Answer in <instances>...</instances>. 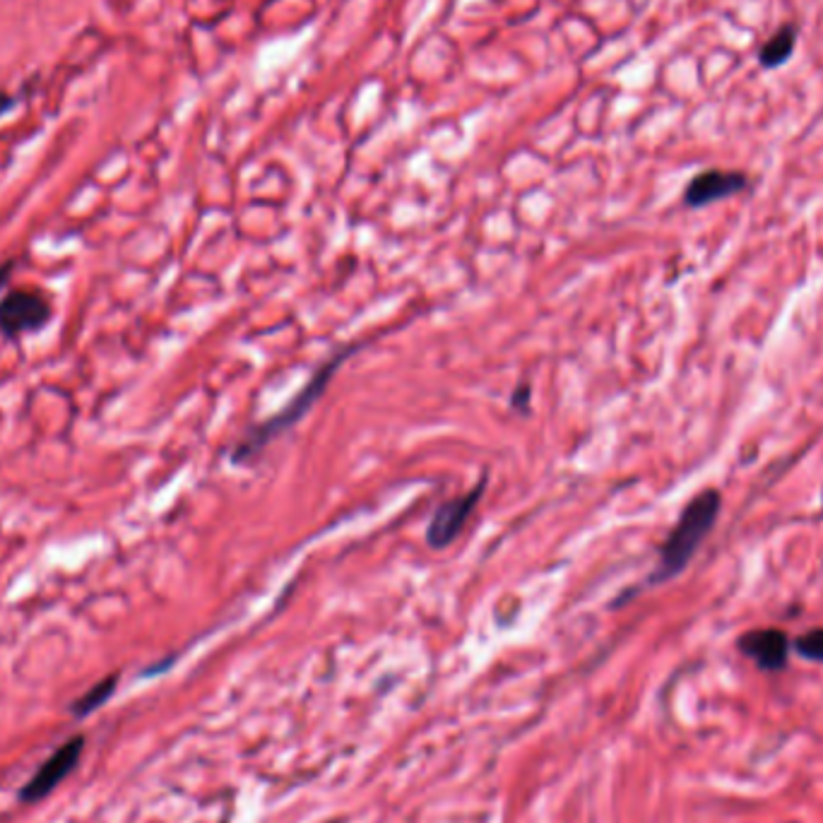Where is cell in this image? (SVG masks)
I'll return each mask as SVG.
<instances>
[{
    "label": "cell",
    "instance_id": "cell-9",
    "mask_svg": "<svg viewBox=\"0 0 823 823\" xmlns=\"http://www.w3.org/2000/svg\"><path fill=\"white\" fill-rule=\"evenodd\" d=\"M116 686H118V675L104 677L102 681L90 686V689L85 694H82L77 698V701L71 704V712H73L75 718H87V716H92L94 710H100L108 701V698L114 696Z\"/></svg>",
    "mask_w": 823,
    "mask_h": 823
},
{
    "label": "cell",
    "instance_id": "cell-4",
    "mask_svg": "<svg viewBox=\"0 0 823 823\" xmlns=\"http://www.w3.org/2000/svg\"><path fill=\"white\" fill-rule=\"evenodd\" d=\"M82 751H85V737L77 735V737L67 739V742L53 751L51 757L37 768L34 775L22 785L20 802L30 804V802H39V800L49 798V794L56 790L63 780L80 765Z\"/></svg>",
    "mask_w": 823,
    "mask_h": 823
},
{
    "label": "cell",
    "instance_id": "cell-11",
    "mask_svg": "<svg viewBox=\"0 0 823 823\" xmlns=\"http://www.w3.org/2000/svg\"><path fill=\"white\" fill-rule=\"evenodd\" d=\"M15 106H18V97H12V94L8 90L0 87V118H3L6 114H10Z\"/></svg>",
    "mask_w": 823,
    "mask_h": 823
},
{
    "label": "cell",
    "instance_id": "cell-6",
    "mask_svg": "<svg viewBox=\"0 0 823 823\" xmlns=\"http://www.w3.org/2000/svg\"><path fill=\"white\" fill-rule=\"evenodd\" d=\"M737 648L763 671H783L788 667L790 638L780 628H753L737 638Z\"/></svg>",
    "mask_w": 823,
    "mask_h": 823
},
{
    "label": "cell",
    "instance_id": "cell-8",
    "mask_svg": "<svg viewBox=\"0 0 823 823\" xmlns=\"http://www.w3.org/2000/svg\"><path fill=\"white\" fill-rule=\"evenodd\" d=\"M798 34H800L798 32V24L788 22V24L780 27V30L761 46V51H759V63L763 67H771V71H773V67L785 65L790 61V56H792L794 46H798Z\"/></svg>",
    "mask_w": 823,
    "mask_h": 823
},
{
    "label": "cell",
    "instance_id": "cell-2",
    "mask_svg": "<svg viewBox=\"0 0 823 823\" xmlns=\"http://www.w3.org/2000/svg\"><path fill=\"white\" fill-rule=\"evenodd\" d=\"M354 350L356 347H347V350L335 352V356H331V360H327L319 368V372H315L311 376V381L306 383L304 388H301V393H296V397H294V400L290 405H287L282 412H278V415H274L272 419H268L263 424H258L256 429H251L249 434H246L241 438V444L235 448V456H231V460H235V462H246L249 458L258 456V452L263 450L270 441H274V438H278L280 434L290 431L299 419H304L306 412L315 405V400H319V397L323 395V390L327 388V383H331V378L335 376L340 364L345 362L347 356H350V352H354Z\"/></svg>",
    "mask_w": 823,
    "mask_h": 823
},
{
    "label": "cell",
    "instance_id": "cell-10",
    "mask_svg": "<svg viewBox=\"0 0 823 823\" xmlns=\"http://www.w3.org/2000/svg\"><path fill=\"white\" fill-rule=\"evenodd\" d=\"M794 653L809 663L823 665V628H812L794 640Z\"/></svg>",
    "mask_w": 823,
    "mask_h": 823
},
{
    "label": "cell",
    "instance_id": "cell-12",
    "mask_svg": "<svg viewBox=\"0 0 823 823\" xmlns=\"http://www.w3.org/2000/svg\"><path fill=\"white\" fill-rule=\"evenodd\" d=\"M12 268H15V260H6V263H3V265H0V290H3V287L8 284Z\"/></svg>",
    "mask_w": 823,
    "mask_h": 823
},
{
    "label": "cell",
    "instance_id": "cell-1",
    "mask_svg": "<svg viewBox=\"0 0 823 823\" xmlns=\"http://www.w3.org/2000/svg\"><path fill=\"white\" fill-rule=\"evenodd\" d=\"M722 509V497L718 489H704L701 493L686 503L675 528L669 530L667 540L660 546V559L648 579L650 585H660L686 571L708 534L716 528Z\"/></svg>",
    "mask_w": 823,
    "mask_h": 823
},
{
    "label": "cell",
    "instance_id": "cell-5",
    "mask_svg": "<svg viewBox=\"0 0 823 823\" xmlns=\"http://www.w3.org/2000/svg\"><path fill=\"white\" fill-rule=\"evenodd\" d=\"M749 176L742 171H725V169H708L696 174L689 186L684 190L686 208H706V205L720 202L725 198H735L747 190Z\"/></svg>",
    "mask_w": 823,
    "mask_h": 823
},
{
    "label": "cell",
    "instance_id": "cell-7",
    "mask_svg": "<svg viewBox=\"0 0 823 823\" xmlns=\"http://www.w3.org/2000/svg\"><path fill=\"white\" fill-rule=\"evenodd\" d=\"M482 493H485V479L470 493H462V497L444 503L429 523V530H427L429 546L444 549V546L456 542L458 534L465 528V523H468V518L472 515L477 501L482 499Z\"/></svg>",
    "mask_w": 823,
    "mask_h": 823
},
{
    "label": "cell",
    "instance_id": "cell-3",
    "mask_svg": "<svg viewBox=\"0 0 823 823\" xmlns=\"http://www.w3.org/2000/svg\"><path fill=\"white\" fill-rule=\"evenodd\" d=\"M53 319V304L46 294L32 290L8 292L0 299V337L18 342L24 335H37Z\"/></svg>",
    "mask_w": 823,
    "mask_h": 823
}]
</instances>
